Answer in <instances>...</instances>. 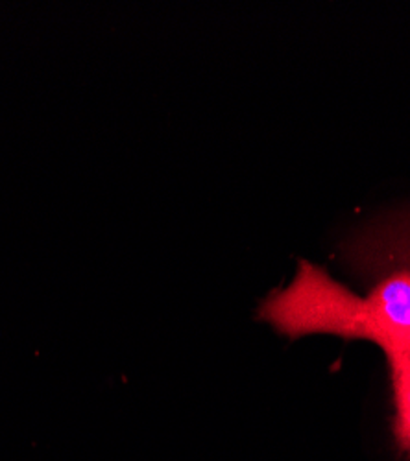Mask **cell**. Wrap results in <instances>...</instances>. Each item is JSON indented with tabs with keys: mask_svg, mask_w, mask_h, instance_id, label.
<instances>
[{
	"mask_svg": "<svg viewBox=\"0 0 410 461\" xmlns=\"http://www.w3.org/2000/svg\"><path fill=\"white\" fill-rule=\"evenodd\" d=\"M385 355L390 366L396 406L394 436L397 448L410 457V351L390 349Z\"/></svg>",
	"mask_w": 410,
	"mask_h": 461,
	"instance_id": "cell-1",
	"label": "cell"
},
{
	"mask_svg": "<svg viewBox=\"0 0 410 461\" xmlns=\"http://www.w3.org/2000/svg\"><path fill=\"white\" fill-rule=\"evenodd\" d=\"M406 351H410V348H406Z\"/></svg>",
	"mask_w": 410,
	"mask_h": 461,
	"instance_id": "cell-2",
	"label": "cell"
}]
</instances>
